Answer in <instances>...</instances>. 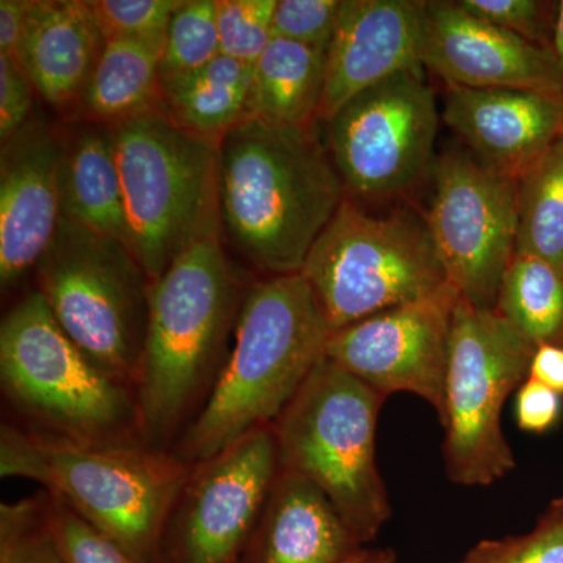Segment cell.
I'll return each instance as SVG.
<instances>
[{"label": "cell", "instance_id": "6da1fadb", "mask_svg": "<svg viewBox=\"0 0 563 563\" xmlns=\"http://www.w3.org/2000/svg\"><path fill=\"white\" fill-rule=\"evenodd\" d=\"M344 198L313 128L246 121L222 136L221 231L263 276L301 273Z\"/></svg>", "mask_w": 563, "mask_h": 563}, {"label": "cell", "instance_id": "7a4b0ae2", "mask_svg": "<svg viewBox=\"0 0 563 563\" xmlns=\"http://www.w3.org/2000/svg\"><path fill=\"white\" fill-rule=\"evenodd\" d=\"M244 292L221 235L192 243L151 282L136 387L146 446L173 451L201 412L224 366L225 344Z\"/></svg>", "mask_w": 563, "mask_h": 563}, {"label": "cell", "instance_id": "3957f363", "mask_svg": "<svg viewBox=\"0 0 563 563\" xmlns=\"http://www.w3.org/2000/svg\"><path fill=\"white\" fill-rule=\"evenodd\" d=\"M233 332L213 390L173 450L191 465L273 426L325 357L331 335L301 273L251 284Z\"/></svg>", "mask_w": 563, "mask_h": 563}, {"label": "cell", "instance_id": "277c9868", "mask_svg": "<svg viewBox=\"0 0 563 563\" xmlns=\"http://www.w3.org/2000/svg\"><path fill=\"white\" fill-rule=\"evenodd\" d=\"M190 470L173 451L146 444L70 442L11 421L0 428V476L40 484L141 563H154Z\"/></svg>", "mask_w": 563, "mask_h": 563}, {"label": "cell", "instance_id": "5b68a950", "mask_svg": "<svg viewBox=\"0 0 563 563\" xmlns=\"http://www.w3.org/2000/svg\"><path fill=\"white\" fill-rule=\"evenodd\" d=\"M0 387L32 431L92 444H144L136 393L103 373L52 317L38 290L0 325Z\"/></svg>", "mask_w": 563, "mask_h": 563}, {"label": "cell", "instance_id": "8992f818", "mask_svg": "<svg viewBox=\"0 0 563 563\" xmlns=\"http://www.w3.org/2000/svg\"><path fill=\"white\" fill-rule=\"evenodd\" d=\"M385 399L324 357L273 424L279 470L317 485L365 547L391 517L376 462Z\"/></svg>", "mask_w": 563, "mask_h": 563}, {"label": "cell", "instance_id": "52a82bcc", "mask_svg": "<svg viewBox=\"0 0 563 563\" xmlns=\"http://www.w3.org/2000/svg\"><path fill=\"white\" fill-rule=\"evenodd\" d=\"M131 250L151 280L192 243L221 235L220 143L162 110L111 125Z\"/></svg>", "mask_w": 563, "mask_h": 563}, {"label": "cell", "instance_id": "ba28073f", "mask_svg": "<svg viewBox=\"0 0 563 563\" xmlns=\"http://www.w3.org/2000/svg\"><path fill=\"white\" fill-rule=\"evenodd\" d=\"M301 274L331 333L450 285L424 213L374 214L347 195Z\"/></svg>", "mask_w": 563, "mask_h": 563}, {"label": "cell", "instance_id": "9c48e42d", "mask_svg": "<svg viewBox=\"0 0 563 563\" xmlns=\"http://www.w3.org/2000/svg\"><path fill=\"white\" fill-rule=\"evenodd\" d=\"M35 273L36 290L63 332L136 393L152 280L131 247L62 218Z\"/></svg>", "mask_w": 563, "mask_h": 563}, {"label": "cell", "instance_id": "30bf717a", "mask_svg": "<svg viewBox=\"0 0 563 563\" xmlns=\"http://www.w3.org/2000/svg\"><path fill=\"white\" fill-rule=\"evenodd\" d=\"M536 347L496 310L459 298L444 388L443 459L448 477L485 487L514 472L515 455L503 431V409L528 379Z\"/></svg>", "mask_w": 563, "mask_h": 563}, {"label": "cell", "instance_id": "8fae6325", "mask_svg": "<svg viewBox=\"0 0 563 563\" xmlns=\"http://www.w3.org/2000/svg\"><path fill=\"white\" fill-rule=\"evenodd\" d=\"M325 124L333 166L357 201L396 198L432 172L439 110L424 68L402 70L358 92Z\"/></svg>", "mask_w": 563, "mask_h": 563}, {"label": "cell", "instance_id": "7c38bea8", "mask_svg": "<svg viewBox=\"0 0 563 563\" xmlns=\"http://www.w3.org/2000/svg\"><path fill=\"white\" fill-rule=\"evenodd\" d=\"M277 473L273 426L192 463L154 563H243Z\"/></svg>", "mask_w": 563, "mask_h": 563}, {"label": "cell", "instance_id": "4fadbf2b", "mask_svg": "<svg viewBox=\"0 0 563 563\" xmlns=\"http://www.w3.org/2000/svg\"><path fill=\"white\" fill-rule=\"evenodd\" d=\"M431 177L424 217L448 284L463 301L495 310L517 251V180L462 150L435 157Z\"/></svg>", "mask_w": 563, "mask_h": 563}, {"label": "cell", "instance_id": "5bb4252c", "mask_svg": "<svg viewBox=\"0 0 563 563\" xmlns=\"http://www.w3.org/2000/svg\"><path fill=\"white\" fill-rule=\"evenodd\" d=\"M457 302L448 285L354 322L329 335L325 357L384 398L410 393L424 399L442 420Z\"/></svg>", "mask_w": 563, "mask_h": 563}, {"label": "cell", "instance_id": "9a60e30c", "mask_svg": "<svg viewBox=\"0 0 563 563\" xmlns=\"http://www.w3.org/2000/svg\"><path fill=\"white\" fill-rule=\"evenodd\" d=\"M422 66L446 85L563 95L551 51L474 16L453 0L426 5Z\"/></svg>", "mask_w": 563, "mask_h": 563}, {"label": "cell", "instance_id": "2e32d148", "mask_svg": "<svg viewBox=\"0 0 563 563\" xmlns=\"http://www.w3.org/2000/svg\"><path fill=\"white\" fill-rule=\"evenodd\" d=\"M62 139L43 121L2 141L0 284L13 287L38 265L62 222Z\"/></svg>", "mask_w": 563, "mask_h": 563}, {"label": "cell", "instance_id": "e0dca14e", "mask_svg": "<svg viewBox=\"0 0 563 563\" xmlns=\"http://www.w3.org/2000/svg\"><path fill=\"white\" fill-rule=\"evenodd\" d=\"M426 0H343L325 62L320 118L395 74L422 66Z\"/></svg>", "mask_w": 563, "mask_h": 563}, {"label": "cell", "instance_id": "ac0fdd59", "mask_svg": "<svg viewBox=\"0 0 563 563\" xmlns=\"http://www.w3.org/2000/svg\"><path fill=\"white\" fill-rule=\"evenodd\" d=\"M443 121L492 172L512 177L563 136V95L446 85Z\"/></svg>", "mask_w": 563, "mask_h": 563}, {"label": "cell", "instance_id": "d6986e66", "mask_svg": "<svg viewBox=\"0 0 563 563\" xmlns=\"http://www.w3.org/2000/svg\"><path fill=\"white\" fill-rule=\"evenodd\" d=\"M366 550L317 485L279 470L243 563H355Z\"/></svg>", "mask_w": 563, "mask_h": 563}, {"label": "cell", "instance_id": "ffe728a7", "mask_svg": "<svg viewBox=\"0 0 563 563\" xmlns=\"http://www.w3.org/2000/svg\"><path fill=\"white\" fill-rule=\"evenodd\" d=\"M103 38L90 2L33 0L18 63L54 109H79Z\"/></svg>", "mask_w": 563, "mask_h": 563}, {"label": "cell", "instance_id": "44dd1931", "mask_svg": "<svg viewBox=\"0 0 563 563\" xmlns=\"http://www.w3.org/2000/svg\"><path fill=\"white\" fill-rule=\"evenodd\" d=\"M62 218L131 247L120 166L110 128L84 122L62 139Z\"/></svg>", "mask_w": 563, "mask_h": 563}, {"label": "cell", "instance_id": "7402d4cb", "mask_svg": "<svg viewBox=\"0 0 563 563\" xmlns=\"http://www.w3.org/2000/svg\"><path fill=\"white\" fill-rule=\"evenodd\" d=\"M163 43L165 35L106 41L77 117L111 128L161 107Z\"/></svg>", "mask_w": 563, "mask_h": 563}, {"label": "cell", "instance_id": "603a6c76", "mask_svg": "<svg viewBox=\"0 0 563 563\" xmlns=\"http://www.w3.org/2000/svg\"><path fill=\"white\" fill-rule=\"evenodd\" d=\"M254 66L220 55L209 65L162 81V110L179 128L221 141L251 120Z\"/></svg>", "mask_w": 563, "mask_h": 563}, {"label": "cell", "instance_id": "cb8c5ba5", "mask_svg": "<svg viewBox=\"0 0 563 563\" xmlns=\"http://www.w3.org/2000/svg\"><path fill=\"white\" fill-rule=\"evenodd\" d=\"M328 52L274 38L254 65L251 120L313 128L320 118Z\"/></svg>", "mask_w": 563, "mask_h": 563}, {"label": "cell", "instance_id": "d4e9b609", "mask_svg": "<svg viewBox=\"0 0 563 563\" xmlns=\"http://www.w3.org/2000/svg\"><path fill=\"white\" fill-rule=\"evenodd\" d=\"M495 310L536 350H563V272L558 266L515 252Z\"/></svg>", "mask_w": 563, "mask_h": 563}, {"label": "cell", "instance_id": "484cf974", "mask_svg": "<svg viewBox=\"0 0 563 563\" xmlns=\"http://www.w3.org/2000/svg\"><path fill=\"white\" fill-rule=\"evenodd\" d=\"M517 251L563 272V136L517 179Z\"/></svg>", "mask_w": 563, "mask_h": 563}, {"label": "cell", "instance_id": "4316f807", "mask_svg": "<svg viewBox=\"0 0 563 563\" xmlns=\"http://www.w3.org/2000/svg\"><path fill=\"white\" fill-rule=\"evenodd\" d=\"M220 55L217 0H181L165 32L161 80L201 69Z\"/></svg>", "mask_w": 563, "mask_h": 563}, {"label": "cell", "instance_id": "83f0119b", "mask_svg": "<svg viewBox=\"0 0 563 563\" xmlns=\"http://www.w3.org/2000/svg\"><path fill=\"white\" fill-rule=\"evenodd\" d=\"M0 563H66L52 532L46 492L0 504Z\"/></svg>", "mask_w": 563, "mask_h": 563}, {"label": "cell", "instance_id": "f1b7e54d", "mask_svg": "<svg viewBox=\"0 0 563 563\" xmlns=\"http://www.w3.org/2000/svg\"><path fill=\"white\" fill-rule=\"evenodd\" d=\"M454 563H563V496L548 506L532 531L483 540Z\"/></svg>", "mask_w": 563, "mask_h": 563}, {"label": "cell", "instance_id": "f546056e", "mask_svg": "<svg viewBox=\"0 0 563 563\" xmlns=\"http://www.w3.org/2000/svg\"><path fill=\"white\" fill-rule=\"evenodd\" d=\"M277 0H217L221 55L254 66L274 40Z\"/></svg>", "mask_w": 563, "mask_h": 563}, {"label": "cell", "instance_id": "4dcf8cb0", "mask_svg": "<svg viewBox=\"0 0 563 563\" xmlns=\"http://www.w3.org/2000/svg\"><path fill=\"white\" fill-rule=\"evenodd\" d=\"M462 9L503 31L551 51L558 2L547 0H457Z\"/></svg>", "mask_w": 563, "mask_h": 563}, {"label": "cell", "instance_id": "1f68e13d", "mask_svg": "<svg viewBox=\"0 0 563 563\" xmlns=\"http://www.w3.org/2000/svg\"><path fill=\"white\" fill-rule=\"evenodd\" d=\"M47 510L52 532L66 563H141L49 493Z\"/></svg>", "mask_w": 563, "mask_h": 563}, {"label": "cell", "instance_id": "d6a6232c", "mask_svg": "<svg viewBox=\"0 0 563 563\" xmlns=\"http://www.w3.org/2000/svg\"><path fill=\"white\" fill-rule=\"evenodd\" d=\"M106 41L165 35L181 0H96L90 2Z\"/></svg>", "mask_w": 563, "mask_h": 563}, {"label": "cell", "instance_id": "836d02e7", "mask_svg": "<svg viewBox=\"0 0 563 563\" xmlns=\"http://www.w3.org/2000/svg\"><path fill=\"white\" fill-rule=\"evenodd\" d=\"M343 0H277L274 38L329 49Z\"/></svg>", "mask_w": 563, "mask_h": 563}, {"label": "cell", "instance_id": "e575fe53", "mask_svg": "<svg viewBox=\"0 0 563 563\" xmlns=\"http://www.w3.org/2000/svg\"><path fill=\"white\" fill-rule=\"evenodd\" d=\"M33 88L24 68L0 55V139H11L32 121Z\"/></svg>", "mask_w": 563, "mask_h": 563}, {"label": "cell", "instance_id": "d590c367", "mask_svg": "<svg viewBox=\"0 0 563 563\" xmlns=\"http://www.w3.org/2000/svg\"><path fill=\"white\" fill-rule=\"evenodd\" d=\"M563 396L547 385L528 379L515 393V421L521 431L547 433L561 420Z\"/></svg>", "mask_w": 563, "mask_h": 563}, {"label": "cell", "instance_id": "8d00e7d4", "mask_svg": "<svg viewBox=\"0 0 563 563\" xmlns=\"http://www.w3.org/2000/svg\"><path fill=\"white\" fill-rule=\"evenodd\" d=\"M33 0H2L0 2V55L20 58L22 38Z\"/></svg>", "mask_w": 563, "mask_h": 563}, {"label": "cell", "instance_id": "74e56055", "mask_svg": "<svg viewBox=\"0 0 563 563\" xmlns=\"http://www.w3.org/2000/svg\"><path fill=\"white\" fill-rule=\"evenodd\" d=\"M537 383L563 396V350L554 346H540L533 352L529 376Z\"/></svg>", "mask_w": 563, "mask_h": 563}, {"label": "cell", "instance_id": "f35d334b", "mask_svg": "<svg viewBox=\"0 0 563 563\" xmlns=\"http://www.w3.org/2000/svg\"><path fill=\"white\" fill-rule=\"evenodd\" d=\"M551 54L563 70V0L558 2V13H555V24L553 41H551Z\"/></svg>", "mask_w": 563, "mask_h": 563}, {"label": "cell", "instance_id": "ab89813d", "mask_svg": "<svg viewBox=\"0 0 563 563\" xmlns=\"http://www.w3.org/2000/svg\"><path fill=\"white\" fill-rule=\"evenodd\" d=\"M355 563H398V559L395 551L385 548V550H366Z\"/></svg>", "mask_w": 563, "mask_h": 563}]
</instances>
